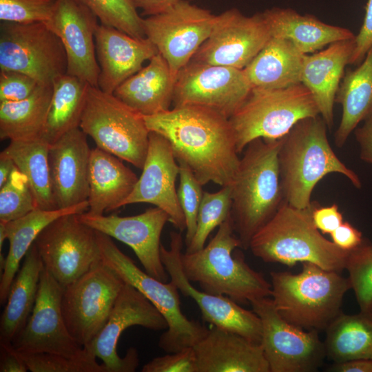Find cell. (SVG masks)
Instances as JSON below:
<instances>
[{
	"instance_id": "7dc6e473",
	"label": "cell",
	"mask_w": 372,
	"mask_h": 372,
	"mask_svg": "<svg viewBox=\"0 0 372 372\" xmlns=\"http://www.w3.org/2000/svg\"><path fill=\"white\" fill-rule=\"evenodd\" d=\"M372 48V0H368L365 15L359 33L355 37V48L349 64L358 65Z\"/></svg>"
},
{
	"instance_id": "ffe728a7",
	"label": "cell",
	"mask_w": 372,
	"mask_h": 372,
	"mask_svg": "<svg viewBox=\"0 0 372 372\" xmlns=\"http://www.w3.org/2000/svg\"><path fill=\"white\" fill-rule=\"evenodd\" d=\"M80 220L94 230L114 238L132 249L144 270L167 282L169 278L161 256V236L168 215L158 207L132 216L79 214Z\"/></svg>"
},
{
	"instance_id": "ba28073f",
	"label": "cell",
	"mask_w": 372,
	"mask_h": 372,
	"mask_svg": "<svg viewBox=\"0 0 372 372\" xmlns=\"http://www.w3.org/2000/svg\"><path fill=\"white\" fill-rule=\"evenodd\" d=\"M96 231L101 260L125 283L146 297L165 318L167 329L158 340L159 347L166 353L193 347L205 335L208 329L198 322L188 319L183 313L180 291L175 284L171 280L161 281L141 270L118 248L111 237Z\"/></svg>"
},
{
	"instance_id": "4dcf8cb0",
	"label": "cell",
	"mask_w": 372,
	"mask_h": 372,
	"mask_svg": "<svg viewBox=\"0 0 372 372\" xmlns=\"http://www.w3.org/2000/svg\"><path fill=\"white\" fill-rule=\"evenodd\" d=\"M304 56L291 41L271 37L243 70L252 87H287L301 83Z\"/></svg>"
},
{
	"instance_id": "f907efd6",
	"label": "cell",
	"mask_w": 372,
	"mask_h": 372,
	"mask_svg": "<svg viewBox=\"0 0 372 372\" xmlns=\"http://www.w3.org/2000/svg\"><path fill=\"white\" fill-rule=\"evenodd\" d=\"M26 364L12 342L0 341V371L26 372Z\"/></svg>"
},
{
	"instance_id": "6da1fadb",
	"label": "cell",
	"mask_w": 372,
	"mask_h": 372,
	"mask_svg": "<svg viewBox=\"0 0 372 372\" xmlns=\"http://www.w3.org/2000/svg\"><path fill=\"white\" fill-rule=\"evenodd\" d=\"M149 132L169 143L178 164H185L202 185H231L240 158L229 118L202 106L182 105L143 116Z\"/></svg>"
},
{
	"instance_id": "277c9868",
	"label": "cell",
	"mask_w": 372,
	"mask_h": 372,
	"mask_svg": "<svg viewBox=\"0 0 372 372\" xmlns=\"http://www.w3.org/2000/svg\"><path fill=\"white\" fill-rule=\"evenodd\" d=\"M313 206L299 209L284 200L252 237L249 246L252 254L266 262L288 266L310 262L341 273L351 251L339 248L322 235L312 220Z\"/></svg>"
},
{
	"instance_id": "b9f144b4",
	"label": "cell",
	"mask_w": 372,
	"mask_h": 372,
	"mask_svg": "<svg viewBox=\"0 0 372 372\" xmlns=\"http://www.w3.org/2000/svg\"><path fill=\"white\" fill-rule=\"evenodd\" d=\"M19 354L32 372H109L103 363L96 362V357L74 358L48 353Z\"/></svg>"
},
{
	"instance_id": "11a10c76",
	"label": "cell",
	"mask_w": 372,
	"mask_h": 372,
	"mask_svg": "<svg viewBox=\"0 0 372 372\" xmlns=\"http://www.w3.org/2000/svg\"><path fill=\"white\" fill-rule=\"evenodd\" d=\"M15 167L10 158L0 154V187L7 182Z\"/></svg>"
},
{
	"instance_id": "9c48e42d",
	"label": "cell",
	"mask_w": 372,
	"mask_h": 372,
	"mask_svg": "<svg viewBox=\"0 0 372 372\" xmlns=\"http://www.w3.org/2000/svg\"><path fill=\"white\" fill-rule=\"evenodd\" d=\"M79 127L97 147L142 169L150 132L143 116L113 94L90 85Z\"/></svg>"
},
{
	"instance_id": "83f0119b",
	"label": "cell",
	"mask_w": 372,
	"mask_h": 372,
	"mask_svg": "<svg viewBox=\"0 0 372 372\" xmlns=\"http://www.w3.org/2000/svg\"><path fill=\"white\" fill-rule=\"evenodd\" d=\"M138 179L122 159L97 147L92 149L87 212L101 215L123 207Z\"/></svg>"
},
{
	"instance_id": "cb8c5ba5",
	"label": "cell",
	"mask_w": 372,
	"mask_h": 372,
	"mask_svg": "<svg viewBox=\"0 0 372 372\" xmlns=\"http://www.w3.org/2000/svg\"><path fill=\"white\" fill-rule=\"evenodd\" d=\"M95 46L100 68L99 88L108 94H113L158 53L147 38L134 37L101 23L95 32Z\"/></svg>"
},
{
	"instance_id": "ab89813d",
	"label": "cell",
	"mask_w": 372,
	"mask_h": 372,
	"mask_svg": "<svg viewBox=\"0 0 372 372\" xmlns=\"http://www.w3.org/2000/svg\"><path fill=\"white\" fill-rule=\"evenodd\" d=\"M37 208L27 178L15 167L7 182L0 187V222L18 219Z\"/></svg>"
},
{
	"instance_id": "2e32d148",
	"label": "cell",
	"mask_w": 372,
	"mask_h": 372,
	"mask_svg": "<svg viewBox=\"0 0 372 372\" xmlns=\"http://www.w3.org/2000/svg\"><path fill=\"white\" fill-rule=\"evenodd\" d=\"M251 88L244 70L191 61L177 74L172 104L202 106L229 118Z\"/></svg>"
},
{
	"instance_id": "5bb4252c",
	"label": "cell",
	"mask_w": 372,
	"mask_h": 372,
	"mask_svg": "<svg viewBox=\"0 0 372 372\" xmlns=\"http://www.w3.org/2000/svg\"><path fill=\"white\" fill-rule=\"evenodd\" d=\"M63 290L43 268L32 313L12 341L19 353H48L74 358L96 357L92 348L81 347L67 328L61 311Z\"/></svg>"
},
{
	"instance_id": "5b68a950",
	"label": "cell",
	"mask_w": 372,
	"mask_h": 372,
	"mask_svg": "<svg viewBox=\"0 0 372 372\" xmlns=\"http://www.w3.org/2000/svg\"><path fill=\"white\" fill-rule=\"evenodd\" d=\"M241 247L235 234L231 216L201 249L181 254L183 272L201 290L229 297L238 304L271 296V285L262 273L251 269L233 251Z\"/></svg>"
},
{
	"instance_id": "4fadbf2b",
	"label": "cell",
	"mask_w": 372,
	"mask_h": 372,
	"mask_svg": "<svg viewBox=\"0 0 372 372\" xmlns=\"http://www.w3.org/2000/svg\"><path fill=\"white\" fill-rule=\"evenodd\" d=\"M250 304L260 319V344L270 372H313L321 366L327 355L318 331H307L286 321L269 297Z\"/></svg>"
},
{
	"instance_id": "1f68e13d",
	"label": "cell",
	"mask_w": 372,
	"mask_h": 372,
	"mask_svg": "<svg viewBox=\"0 0 372 372\" xmlns=\"http://www.w3.org/2000/svg\"><path fill=\"white\" fill-rule=\"evenodd\" d=\"M43 261L33 243L11 285L0 320V341L12 342L25 325L34 308Z\"/></svg>"
},
{
	"instance_id": "8d00e7d4",
	"label": "cell",
	"mask_w": 372,
	"mask_h": 372,
	"mask_svg": "<svg viewBox=\"0 0 372 372\" xmlns=\"http://www.w3.org/2000/svg\"><path fill=\"white\" fill-rule=\"evenodd\" d=\"M325 331L326 355L333 362L372 360V314L342 312Z\"/></svg>"
},
{
	"instance_id": "e575fe53",
	"label": "cell",
	"mask_w": 372,
	"mask_h": 372,
	"mask_svg": "<svg viewBox=\"0 0 372 372\" xmlns=\"http://www.w3.org/2000/svg\"><path fill=\"white\" fill-rule=\"evenodd\" d=\"M89 86L68 74L54 80L41 139L51 145L68 132L79 127Z\"/></svg>"
},
{
	"instance_id": "ac0fdd59",
	"label": "cell",
	"mask_w": 372,
	"mask_h": 372,
	"mask_svg": "<svg viewBox=\"0 0 372 372\" xmlns=\"http://www.w3.org/2000/svg\"><path fill=\"white\" fill-rule=\"evenodd\" d=\"M183 245L181 234L172 231L169 248L163 245L161 247V260L170 280L184 296L192 298L196 302L204 321L260 344L261 322L254 311L242 308L227 296L200 291L191 284L182 267Z\"/></svg>"
},
{
	"instance_id": "7bdbcfd3",
	"label": "cell",
	"mask_w": 372,
	"mask_h": 372,
	"mask_svg": "<svg viewBox=\"0 0 372 372\" xmlns=\"http://www.w3.org/2000/svg\"><path fill=\"white\" fill-rule=\"evenodd\" d=\"M179 165L180 183L177 189L178 198L183 212L186 229V246L191 242L196 231L198 210L204 191L200 183L192 170L185 164Z\"/></svg>"
},
{
	"instance_id": "7a4b0ae2",
	"label": "cell",
	"mask_w": 372,
	"mask_h": 372,
	"mask_svg": "<svg viewBox=\"0 0 372 372\" xmlns=\"http://www.w3.org/2000/svg\"><path fill=\"white\" fill-rule=\"evenodd\" d=\"M282 138H257L243 150L231 183V218L241 248L249 249L254 235L283 203L278 152Z\"/></svg>"
},
{
	"instance_id": "44dd1931",
	"label": "cell",
	"mask_w": 372,
	"mask_h": 372,
	"mask_svg": "<svg viewBox=\"0 0 372 372\" xmlns=\"http://www.w3.org/2000/svg\"><path fill=\"white\" fill-rule=\"evenodd\" d=\"M48 25L59 37L67 56V73L99 87L100 68L96 55L98 18L76 0H58Z\"/></svg>"
},
{
	"instance_id": "30bf717a",
	"label": "cell",
	"mask_w": 372,
	"mask_h": 372,
	"mask_svg": "<svg viewBox=\"0 0 372 372\" xmlns=\"http://www.w3.org/2000/svg\"><path fill=\"white\" fill-rule=\"evenodd\" d=\"M67 66L63 45L46 22H1L0 71L19 72L39 85H52Z\"/></svg>"
},
{
	"instance_id": "9a60e30c",
	"label": "cell",
	"mask_w": 372,
	"mask_h": 372,
	"mask_svg": "<svg viewBox=\"0 0 372 372\" xmlns=\"http://www.w3.org/2000/svg\"><path fill=\"white\" fill-rule=\"evenodd\" d=\"M216 16L207 9L180 0L143 19L145 37L177 74L209 37Z\"/></svg>"
},
{
	"instance_id": "d6986e66",
	"label": "cell",
	"mask_w": 372,
	"mask_h": 372,
	"mask_svg": "<svg viewBox=\"0 0 372 372\" xmlns=\"http://www.w3.org/2000/svg\"><path fill=\"white\" fill-rule=\"evenodd\" d=\"M141 326L152 331L167 329V322L158 309L139 291L125 283L107 321L92 344L96 358L103 361L109 372H133L138 365L135 348L128 349L125 355L117 353V344L127 328Z\"/></svg>"
},
{
	"instance_id": "681fc988",
	"label": "cell",
	"mask_w": 372,
	"mask_h": 372,
	"mask_svg": "<svg viewBox=\"0 0 372 372\" xmlns=\"http://www.w3.org/2000/svg\"><path fill=\"white\" fill-rule=\"evenodd\" d=\"M330 234L332 242L345 251H352L364 241L361 231L347 221H344Z\"/></svg>"
},
{
	"instance_id": "c3c4849f",
	"label": "cell",
	"mask_w": 372,
	"mask_h": 372,
	"mask_svg": "<svg viewBox=\"0 0 372 372\" xmlns=\"http://www.w3.org/2000/svg\"><path fill=\"white\" fill-rule=\"evenodd\" d=\"M311 216L317 229L322 234H331L343 222V216L336 204L321 207L313 204Z\"/></svg>"
},
{
	"instance_id": "60d3db41",
	"label": "cell",
	"mask_w": 372,
	"mask_h": 372,
	"mask_svg": "<svg viewBox=\"0 0 372 372\" xmlns=\"http://www.w3.org/2000/svg\"><path fill=\"white\" fill-rule=\"evenodd\" d=\"M345 269L360 311L372 314V248L365 240L350 251Z\"/></svg>"
},
{
	"instance_id": "f5cc1de1",
	"label": "cell",
	"mask_w": 372,
	"mask_h": 372,
	"mask_svg": "<svg viewBox=\"0 0 372 372\" xmlns=\"http://www.w3.org/2000/svg\"><path fill=\"white\" fill-rule=\"evenodd\" d=\"M327 371L334 372H372V360L355 359L334 362L328 368Z\"/></svg>"
},
{
	"instance_id": "836d02e7",
	"label": "cell",
	"mask_w": 372,
	"mask_h": 372,
	"mask_svg": "<svg viewBox=\"0 0 372 372\" xmlns=\"http://www.w3.org/2000/svg\"><path fill=\"white\" fill-rule=\"evenodd\" d=\"M52 95V85H38L27 98L0 101V138L26 141L41 137Z\"/></svg>"
},
{
	"instance_id": "d6a6232c",
	"label": "cell",
	"mask_w": 372,
	"mask_h": 372,
	"mask_svg": "<svg viewBox=\"0 0 372 372\" xmlns=\"http://www.w3.org/2000/svg\"><path fill=\"white\" fill-rule=\"evenodd\" d=\"M335 102L342 105V113L334 142L342 147L358 125L372 114V48L356 68L346 71Z\"/></svg>"
},
{
	"instance_id": "ee69618b",
	"label": "cell",
	"mask_w": 372,
	"mask_h": 372,
	"mask_svg": "<svg viewBox=\"0 0 372 372\" xmlns=\"http://www.w3.org/2000/svg\"><path fill=\"white\" fill-rule=\"evenodd\" d=\"M58 0H0V20L18 23L47 21Z\"/></svg>"
},
{
	"instance_id": "d4e9b609",
	"label": "cell",
	"mask_w": 372,
	"mask_h": 372,
	"mask_svg": "<svg viewBox=\"0 0 372 372\" xmlns=\"http://www.w3.org/2000/svg\"><path fill=\"white\" fill-rule=\"evenodd\" d=\"M193 348L198 372H270L260 343L214 326Z\"/></svg>"
},
{
	"instance_id": "f1b7e54d",
	"label": "cell",
	"mask_w": 372,
	"mask_h": 372,
	"mask_svg": "<svg viewBox=\"0 0 372 372\" xmlns=\"http://www.w3.org/2000/svg\"><path fill=\"white\" fill-rule=\"evenodd\" d=\"M262 13L271 37L291 41L304 54L355 37L347 28L324 23L313 15H303L291 8L274 7Z\"/></svg>"
},
{
	"instance_id": "f6af8a7d",
	"label": "cell",
	"mask_w": 372,
	"mask_h": 372,
	"mask_svg": "<svg viewBox=\"0 0 372 372\" xmlns=\"http://www.w3.org/2000/svg\"><path fill=\"white\" fill-rule=\"evenodd\" d=\"M142 372H198L193 347L154 358L145 364Z\"/></svg>"
},
{
	"instance_id": "d590c367",
	"label": "cell",
	"mask_w": 372,
	"mask_h": 372,
	"mask_svg": "<svg viewBox=\"0 0 372 372\" xmlns=\"http://www.w3.org/2000/svg\"><path fill=\"white\" fill-rule=\"evenodd\" d=\"M50 144L39 138L10 141L0 153L10 158L27 178L37 208L57 209L54 203L49 164Z\"/></svg>"
},
{
	"instance_id": "484cf974",
	"label": "cell",
	"mask_w": 372,
	"mask_h": 372,
	"mask_svg": "<svg viewBox=\"0 0 372 372\" xmlns=\"http://www.w3.org/2000/svg\"><path fill=\"white\" fill-rule=\"evenodd\" d=\"M354 48L355 38L334 42L323 50L304 56L301 83L312 94L329 129L333 125L335 96Z\"/></svg>"
},
{
	"instance_id": "816d5d0a",
	"label": "cell",
	"mask_w": 372,
	"mask_h": 372,
	"mask_svg": "<svg viewBox=\"0 0 372 372\" xmlns=\"http://www.w3.org/2000/svg\"><path fill=\"white\" fill-rule=\"evenodd\" d=\"M362 122L353 131L355 138L360 147V159L372 165V114Z\"/></svg>"
},
{
	"instance_id": "bcb514c9",
	"label": "cell",
	"mask_w": 372,
	"mask_h": 372,
	"mask_svg": "<svg viewBox=\"0 0 372 372\" xmlns=\"http://www.w3.org/2000/svg\"><path fill=\"white\" fill-rule=\"evenodd\" d=\"M38 83L23 73L0 71V101H17L29 96L37 87Z\"/></svg>"
},
{
	"instance_id": "4316f807",
	"label": "cell",
	"mask_w": 372,
	"mask_h": 372,
	"mask_svg": "<svg viewBox=\"0 0 372 372\" xmlns=\"http://www.w3.org/2000/svg\"><path fill=\"white\" fill-rule=\"evenodd\" d=\"M176 76L158 52L113 94L143 116L154 115L171 109Z\"/></svg>"
},
{
	"instance_id": "f546056e",
	"label": "cell",
	"mask_w": 372,
	"mask_h": 372,
	"mask_svg": "<svg viewBox=\"0 0 372 372\" xmlns=\"http://www.w3.org/2000/svg\"><path fill=\"white\" fill-rule=\"evenodd\" d=\"M88 209V201L66 209H35L18 219L3 223L10 247L0 280V302H7L11 285L19 268L21 260L34 242L40 232L51 222L68 214H82Z\"/></svg>"
},
{
	"instance_id": "3957f363",
	"label": "cell",
	"mask_w": 372,
	"mask_h": 372,
	"mask_svg": "<svg viewBox=\"0 0 372 372\" xmlns=\"http://www.w3.org/2000/svg\"><path fill=\"white\" fill-rule=\"evenodd\" d=\"M327 128L320 115L307 117L282 138L278 152L280 183L285 201L295 207H309L314 187L331 173L343 175L358 189L362 187L358 175L333 152Z\"/></svg>"
},
{
	"instance_id": "8992f818",
	"label": "cell",
	"mask_w": 372,
	"mask_h": 372,
	"mask_svg": "<svg viewBox=\"0 0 372 372\" xmlns=\"http://www.w3.org/2000/svg\"><path fill=\"white\" fill-rule=\"evenodd\" d=\"M272 300L286 321L304 329L325 331L342 313L344 294L351 289L340 273L304 262L302 271L271 272Z\"/></svg>"
},
{
	"instance_id": "7c38bea8",
	"label": "cell",
	"mask_w": 372,
	"mask_h": 372,
	"mask_svg": "<svg viewBox=\"0 0 372 372\" xmlns=\"http://www.w3.org/2000/svg\"><path fill=\"white\" fill-rule=\"evenodd\" d=\"M34 245L44 268L65 288L101 260L96 231L79 214H68L48 225Z\"/></svg>"
},
{
	"instance_id": "74e56055",
	"label": "cell",
	"mask_w": 372,
	"mask_h": 372,
	"mask_svg": "<svg viewBox=\"0 0 372 372\" xmlns=\"http://www.w3.org/2000/svg\"><path fill=\"white\" fill-rule=\"evenodd\" d=\"M231 203L230 185L216 192H204L196 231L185 252H194L205 247L210 234L231 216Z\"/></svg>"
},
{
	"instance_id": "52a82bcc",
	"label": "cell",
	"mask_w": 372,
	"mask_h": 372,
	"mask_svg": "<svg viewBox=\"0 0 372 372\" xmlns=\"http://www.w3.org/2000/svg\"><path fill=\"white\" fill-rule=\"evenodd\" d=\"M318 115L312 94L300 83L278 89L253 87L229 120L240 154L255 139H280L300 120Z\"/></svg>"
},
{
	"instance_id": "db71d44e",
	"label": "cell",
	"mask_w": 372,
	"mask_h": 372,
	"mask_svg": "<svg viewBox=\"0 0 372 372\" xmlns=\"http://www.w3.org/2000/svg\"><path fill=\"white\" fill-rule=\"evenodd\" d=\"M180 0H132L136 8H141L144 15L156 14Z\"/></svg>"
},
{
	"instance_id": "603a6c76",
	"label": "cell",
	"mask_w": 372,
	"mask_h": 372,
	"mask_svg": "<svg viewBox=\"0 0 372 372\" xmlns=\"http://www.w3.org/2000/svg\"><path fill=\"white\" fill-rule=\"evenodd\" d=\"M91 150L87 135L80 127L68 132L50 145V177L57 209L87 201Z\"/></svg>"
},
{
	"instance_id": "7402d4cb",
	"label": "cell",
	"mask_w": 372,
	"mask_h": 372,
	"mask_svg": "<svg viewBox=\"0 0 372 372\" xmlns=\"http://www.w3.org/2000/svg\"><path fill=\"white\" fill-rule=\"evenodd\" d=\"M142 170L123 206L140 203L154 205L167 213L169 222L175 228L180 232L185 230V218L176 189L179 165L169 141L158 133H149L147 154Z\"/></svg>"
},
{
	"instance_id": "8fae6325",
	"label": "cell",
	"mask_w": 372,
	"mask_h": 372,
	"mask_svg": "<svg viewBox=\"0 0 372 372\" xmlns=\"http://www.w3.org/2000/svg\"><path fill=\"white\" fill-rule=\"evenodd\" d=\"M125 283L101 260L63 288L62 314L70 335L81 347L92 348Z\"/></svg>"
},
{
	"instance_id": "9f6ffc18",
	"label": "cell",
	"mask_w": 372,
	"mask_h": 372,
	"mask_svg": "<svg viewBox=\"0 0 372 372\" xmlns=\"http://www.w3.org/2000/svg\"><path fill=\"white\" fill-rule=\"evenodd\" d=\"M371 248H372V245H371Z\"/></svg>"
},
{
	"instance_id": "e0dca14e",
	"label": "cell",
	"mask_w": 372,
	"mask_h": 372,
	"mask_svg": "<svg viewBox=\"0 0 372 372\" xmlns=\"http://www.w3.org/2000/svg\"><path fill=\"white\" fill-rule=\"evenodd\" d=\"M271 37L262 12L246 16L231 8L216 16L209 37L191 61L243 70Z\"/></svg>"
},
{
	"instance_id": "f35d334b",
	"label": "cell",
	"mask_w": 372,
	"mask_h": 372,
	"mask_svg": "<svg viewBox=\"0 0 372 372\" xmlns=\"http://www.w3.org/2000/svg\"><path fill=\"white\" fill-rule=\"evenodd\" d=\"M90 9L100 23L115 28L132 37H145L143 19L132 0H76Z\"/></svg>"
}]
</instances>
